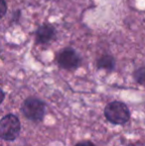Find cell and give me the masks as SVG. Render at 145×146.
Listing matches in <instances>:
<instances>
[{"mask_svg":"<svg viewBox=\"0 0 145 146\" xmlns=\"http://www.w3.org/2000/svg\"><path fill=\"white\" fill-rule=\"evenodd\" d=\"M36 43L39 45H46L56 38V29L51 24H42L35 32Z\"/></svg>","mask_w":145,"mask_h":146,"instance_id":"cell-5","label":"cell"},{"mask_svg":"<svg viewBox=\"0 0 145 146\" xmlns=\"http://www.w3.org/2000/svg\"><path fill=\"white\" fill-rule=\"evenodd\" d=\"M75 146H95L93 142L91 141H81V142H79Z\"/></svg>","mask_w":145,"mask_h":146,"instance_id":"cell-9","label":"cell"},{"mask_svg":"<svg viewBox=\"0 0 145 146\" xmlns=\"http://www.w3.org/2000/svg\"><path fill=\"white\" fill-rule=\"evenodd\" d=\"M20 121L14 114H7L0 120V138L3 140L12 141L20 132Z\"/></svg>","mask_w":145,"mask_h":146,"instance_id":"cell-2","label":"cell"},{"mask_svg":"<svg viewBox=\"0 0 145 146\" xmlns=\"http://www.w3.org/2000/svg\"><path fill=\"white\" fill-rule=\"evenodd\" d=\"M105 115L113 124H124L130 118V111L127 106L121 102H109L105 108Z\"/></svg>","mask_w":145,"mask_h":146,"instance_id":"cell-1","label":"cell"},{"mask_svg":"<svg viewBox=\"0 0 145 146\" xmlns=\"http://www.w3.org/2000/svg\"><path fill=\"white\" fill-rule=\"evenodd\" d=\"M129 146H145V144L141 142H136V143H133V144H130Z\"/></svg>","mask_w":145,"mask_h":146,"instance_id":"cell-11","label":"cell"},{"mask_svg":"<svg viewBox=\"0 0 145 146\" xmlns=\"http://www.w3.org/2000/svg\"><path fill=\"white\" fill-rule=\"evenodd\" d=\"M7 13V3L5 0H0V19L5 16Z\"/></svg>","mask_w":145,"mask_h":146,"instance_id":"cell-8","label":"cell"},{"mask_svg":"<svg viewBox=\"0 0 145 146\" xmlns=\"http://www.w3.org/2000/svg\"><path fill=\"white\" fill-rule=\"evenodd\" d=\"M97 66L99 69L105 70L107 72H111L115 68V60L110 55H103L97 60Z\"/></svg>","mask_w":145,"mask_h":146,"instance_id":"cell-6","label":"cell"},{"mask_svg":"<svg viewBox=\"0 0 145 146\" xmlns=\"http://www.w3.org/2000/svg\"><path fill=\"white\" fill-rule=\"evenodd\" d=\"M133 78L136 83L145 87V67L138 68L133 73Z\"/></svg>","mask_w":145,"mask_h":146,"instance_id":"cell-7","label":"cell"},{"mask_svg":"<svg viewBox=\"0 0 145 146\" xmlns=\"http://www.w3.org/2000/svg\"><path fill=\"white\" fill-rule=\"evenodd\" d=\"M21 110L28 119L33 121H40L46 112V106L43 100L37 98H28L24 100Z\"/></svg>","mask_w":145,"mask_h":146,"instance_id":"cell-3","label":"cell"},{"mask_svg":"<svg viewBox=\"0 0 145 146\" xmlns=\"http://www.w3.org/2000/svg\"><path fill=\"white\" fill-rule=\"evenodd\" d=\"M4 96H5V94H4L3 90H1V88H0V104H2V102H3Z\"/></svg>","mask_w":145,"mask_h":146,"instance_id":"cell-10","label":"cell"},{"mask_svg":"<svg viewBox=\"0 0 145 146\" xmlns=\"http://www.w3.org/2000/svg\"><path fill=\"white\" fill-rule=\"evenodd\" d=\"M57 63L59 67L68 71L75 70L81 66V58L79 54L73 48H65L59 53L57 57Z\"/></svg>","mask_w":145,"mask_h":146,"instance_id":"cell-4","label":"cell"}]
</instances>
